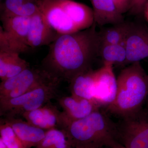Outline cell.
I'll list each match as a JSON object with an SVG mask.
<instances>
[{"mask_svg":"<svg viewBox=\"0 0 148 148\" xmlns=\"http://www.w3.org/2000/svg\"><path fill=\"white\" fill-rule=\"evenodd\" d=\"M0 148H8L1 139H0Z\"/></svg>","mask_w":148,"mask_h":148,"instance_id":"obj_29","label":"cell"},{"mask_svg":"<svg viewBox=\"0 0 148 148\" xmlns=\"http://www.w3.org/2000/svg\"><path fill=\"white\" fill-rule=\"evenodd\" d=\"M1 121L7 123L12 127L25 148L36 147L45 135L46 130L16 117L4 118Z\"/></svg>","mask_w":148,"mask_h":148,"instance_id":"obj_13","label":"cell"},{"mask_svg":"<svg viewBox=\"0 0 148 148\" xmlns=\"http://www.w3.org/2000/svg\"><path fill=\"white\" fill-rule=\"evenodd\" d=\"M94 23L88 29L59 35L49 45L42 69L52 76L69 82L78 74L91 69L99 56L101 39Z\"/></svg>","mask_w":148,"mask_h":148,"instance_id":"obj_1","label":"cell"},{"mask_svg":"<svg viewBox=\"0 0 148 148\" xmlns=\"http://www.w3.org/2000/svg\"><path fill=\"white\" fill-rule=\"evenodd\" d=\"M148 0H132L129 11L134 15L140 14L145 7Z\"/></svg>","mask_w":148,"mask_h":148,"instance_id":"obj_25","label":"cell"},{"mask_svg":"<svg viewBox=\"0 0 148 148\" xmlns=\"http://www.w3.org/2000/svg\"><path fill=\"white\" fill-rule=\"evenodd\" d=\"M40 0H5L1 15L32 16L40 12Z\"/></svg>","mask_w":148,"mask_h":148,"instance_id":"obj_18","label":"cell"},{"mask_svg":"<svg viewBox=\"0 0 148 148\" xmlns=\"http://www.w3.org/2000/svg\"><path fill=\"white\" fill-rule=\"evenodd\" d=\"M31 49L26 43L0 27V51L8 53H25Z\"/></svg>","mask_w":148,"mask_h":148,"instance_id":"obj_23","label":"cell"},{"mask_svg":"<svg viewBox=\"0 0 148 148\" xmlns=\"http://www.w3.org/2000/svg\"><path fill=\"white\" fill-rule=\"evenodd\" d=\"M117 88V78L112 65L104 64L101 68L95 70L93 100L100 108L108 107L113 103Z\"/></svg>","mask_w":148,"mask_h":148,"instance_id":"obj_7","label":"cell"},{"mask_svg":"<svg viewBox=\"0 0 148 148\" xmlns=\"http://www.w3.org/2000/svg\"><path fill=\"white\" fill-rule=\"evenodd\" d=\"M117 91L108 112L122 119L142 109L148 95V75L140 62L130 64L117 78Z\"/></svg>","mask_w":148,"mask_h":148,"instance_id":"obj_3","label":"cell"},{"mask_svg":"<svg viewBox=\"0 0 148 148\" xmlns=\"http://www.w3.org/2000/svg\"><path fill=\"white\" fill-rule=\"evenodd\" d=\"M3 29L27 45L31 16L1 15Z\"/></svg>","mask_w":148,"mask_h":148,"instance_id":"obj_19","label":"cell"},{"mask_svg":"<svg viewBox=\"0 0 148 148\" xmlns=\"http://www.w3.org/2000/svg\"><path fill=\"white\" fill-rule=\"evenodd\" d=\"M56 99L63 109V129L69 123L84 118L101 108L95 101L72 95L58 97Z\"/></svg>","mask_w":148,"mask_h":148,"instance_id":"obj_9","label":"cell"},{"mask_svg":"<svg viewBox=\"0 0 148 148\" xmlns=\"http://www.w3.org/2000/svg\"><path fill=\"white\" fill-rule=\"evenodd\" d=\"M59 35L49 24L40 11L31 16L27 38V45L31 48L49 45Z\"/></svg>","mask_w":148,"mask_h":148,"instance_id":"obj_12","label":"cell"},{"mask_svg":"<svg viewBox=\"0 0 148 148\" xmlns=\"http://www.w3.org/2000/svg\"><path fill=\"white\" fill-rule=\"evenodd\" d=\"M55 77L42 69L29 67L0 84V102L16 98L33 90Z\"/></svg>","mask_w":148,"mask_h":148,"instance_id":"obj_5","label":"cell"},{"mask_svg":"<svg viewBox=\"0 0 148 148\" xmlns=\"http://www.w3.org/2000/svg\"><path fill=\"white\" fill-rule=\"evenodd\" d=\"M0 139L8 148H25L14 130L7 123L1 121Z\"/></svg>","mask_w":148,"mask_h":148,"instance_id":"obj_24","label":"cell"},{"mask_svg":"<svg viewBox=\"0 0 148 148\" xmlns=\"http://www.w3.org/2000/svg\"><path fill=\"white\" fill-rule=\"evenodd\" d=\"M62 130L73 148H111L119 143L117 124L100 109L69 123Z\"/></svg>","mask_w":148,"mask_h":148,"instance_id":"obj_2","label":"cell"},{"mask_svg":"<svg viewBox=\"0 0 148 148\" xmlns=\"http://www.w3.org/2000/svg\"><path fill=\"white\" fill-rule=\"evenodd\" d=\"M21 116L32 125L44 130L58 127L62 129L64 126L62 112L51 102L39 108L24 113Z\"/></svg>","mask_w":148,"mask_h":148,"instance_id":"obj_11","label":"cell"},{"mask_svg":"<svg viewBox=\"0 0 148 148\" xmlns=\"http://www.w3.org/2000/svg\"><path fill=\"white\" fill-rule=\"evenodd\" d=\"M39 4L46 21L59 34L79 32L58 1L40 0Z\"/></svg>","mask_w":148,"mask_h":148,"instance_id":"obj_8","label":"cell"},{"mask_svg":"<svg viewBox=\"0 0 148 148\" xmlns=\"http://www.w3.org/2000/svg\"><path fill=\"white\" fill-rule=\"evenodd\" d=\"M96 26L115 25L124 21L123 14L119 11L112 0H90Z\"/></svg>","mask_w":148,"mask_h":148,"instance_id":"obj_15","label":"cell"},{"mask_svg":"<svg viewBox=\"0 0 148 148\" xmlns=\"http://www.w3.org/2000/svg\"><path fill=\"white\" fill-rule=\"evenodd\" d=\"M124 45L127 53L125 65L148 58V28L133 23Z\"/></svg>","mask_w":148,"mask_h":148,"instance_id":"obj_10","label":"cell"},{"mask_svg":"<svg viewBox=\"0 0 148 148\" xmlns=\"http://www.w3.org/2000/svg\"><path fill=\"white\" fill-rule=\"evenodd\" d=\"M52 1H66V0H52Z\"/></svg>","mask_w":148,"mask_h":148,"instance_id":"obj_31","label":"cell"},{"mask_svg":"<svg viewBox=\"0 0 148 148\" xmlns=\"http://www.w3.org/2000/svg\"><path fill=\"white\" fill-rule=\"evenodd\" d=\"M99 56H101L103 64L113 66L125 65L127 53L124 44H101Z\"/></svg>","mask_w":148,"mask_h":148,"instance_id":"obj_21","label":"cell"},{"mask_svg":"<svg viewBox=\"0 0 148 148\" xmlns=\"http://www.w3.org/2000/svg\"><path fill=\"white\" fill-rule=\"evenodd\" d=\"M36 148H73L63 130L52 128L46 130L45 135Z\"/></svg>","mask_w":148,"mask_h":148,"instance_id":"obj_22","label":"cell"},{"mask_svg":"<svg viewBox=\"0 0 148 148\" xmlns=\"http://www.w3.org/2000/svg\"><path fill=\"white\" fill-rule=\"evenodd\" d=\"M1 1H2V0H1Z\"/></svg>","mask_w":148,"mask_h":148,"instance_id":"obj_33","label":"cell"},{"mask_svg":"<svg viewBox=\"0 0 148 148\" xmlns=\"http://www.w3.org/2000/svg\"><path fill=\"white\" fill-rule=\"evenodd\" d=\"M58 1L78 31L88 29L94 24L93 10L88 6L73 0Z\"/></svg>","mask_w":148,"mask_h":148,"instance_id":"obj_14","label":"cell"},{"mask_svg":"<svg viewBox=\"0 0 148 148\" xmlns=\"http://www.w3.org/2000/svg\"><path fill=\"white\" fill-rule=\"evenodd\" d=\"M146 17H147V19L148 21V4L147 6V9H146Z\"/></svg>","mask_w":148,"mask_h":148,"instance_id":"obj_30","label":"cell"},{"mask_svg":"<svg viewBox=\"0 0 148 148\" xmlns=\"http://www.w3.org/2000/svg\"><path fill=\"white\" fill-rule=\"evenodd\" d=\"M122 1L126 10L127 11H129L131 7L132 0H122Z\"/></svg>","mask_w":148,"mask_h":148,"instance_id":"obj_27","label":"cell"},{"mask_svg":"<svg viewBox=\"0 0 148 148\" xmlns=\"http://www.w3.org/2000/svg\"><path fill=\"white\" fill-rule=\"evenodd\" d=\"M112 1L116 6L117 8L122 14H123L127 12V10L125 7L122 0H112Z\"/></svg>","mask_w":148,"mask_h":148,"instance_id":"obj_26","label":"cell"},{"mask_svg":"<svg viewBox=\"0 0 148 148\" xmlns=\"http://www.w3.org/2000/svg\"><path fill=\"white\" fill-rule=\"evenodd\" d=\"M61 81L53 78L23 95L0 102L1 116L15 118L44 106L58 97V87Z\"/></svg>","mask_w":148,"mask_h":148,"instance_id":"obj_4","label":"cell"},{"mask_svg":"<svg viewBox=\"0 0 148 148\" xmlns=\"http://www.w3.org/2000/svg\"><path fill=\"white\" fill-rule=\"evenodd\" d=\"M111 148H126L119 143H117Z\"/></svg>","mask_w":148,"mask_h":148,"instance_id":"obj_28","label":"cell"},{"mask_svg":"<svg viewBox=\"0 0 148 148\" xmlns=\"http://www.w3.org/2000/svg\"><path fill=\"white\" fill-rule=\"evenodd\" d=\"M133 24L132 22L124 21L103 29L99 32L101 44H124Z\"/></svg>","mask_w":148,"mask_h":148,"instance_id":"obj_20","label":"cell"},{"mask_svg":"<svg viewBox=\"0 0 148 148\" xmlns=\"http://www.w3.org/2000/svg\"><path fill=\"white\" fill-rule=\"evenodd\" d=\"M118 141L126 148H148V112L141 110L117 124Z\"/></svg>","mask_w":148,"mask_h":148,"instance_id":"obj_6","label":"cell"},{"mask_svg":"<svg viewBox=\"0 0 148 148\" xmlns=\"http://www.w3.org/2000/svg\"><path fill=\"white\" fill-rule=\"evenodd\" d=\"M30 67L17 53L0 51V78L1 81L18 75Z\"/></svg>","mask_w":148,"mask_h":148,"instance_id":"obj_17","label":"cell"},{"mask_svg":"<svg viewBox=\"0 0 148 148\" xmlns=\"http://www.w3.org/2000/svg\"></svg>","mask_w":148,"mask_h":148,"instance_id":"obj_32","label":"cell"},{"mask_svg":"<svg viewBox=\"0 0 148 148\" xmlns=\"http://www.w3.org/2000/svg\"><path fill=\"white\" fill-rule=\"evenodd\" d=\"M95 79V70L92 68L77 75L69 82L71 95L94 101L93 92Z\"/></svg>","mask_w":148,"mask_h":148,"instance_id":"obj_16","label":"cell"}]
</instances>
